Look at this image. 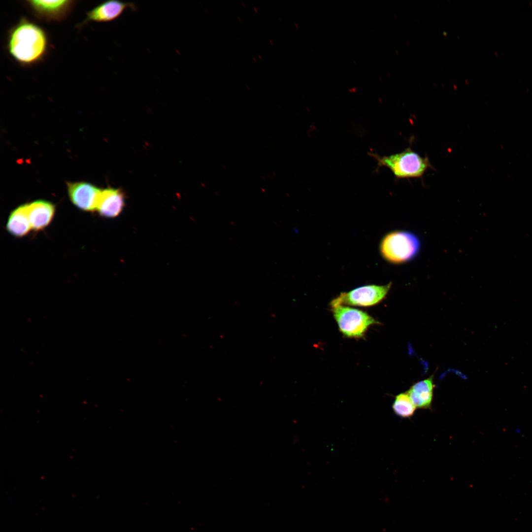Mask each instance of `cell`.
<instances>
[{
  "label": "cell",
  "instance_id": "cell-1",
  "mask_svg": "<svg viewBox=\"0 0 532 532\" xmlns=\"http://www.w3.org/2000/svg\"><path fill=\"white\" fill-rule=\"evenodd\" d=\"M48 47L49 39L44 29L25 17L8 31L7 51L21 66H29L39 63L46 55Z\"/></svg>",
  "mask_w": 532,
  "mask_h": 532
},
{
  "label": "cell",
  "instance_id": "cell-2",
  "mask_svg": "<svg viewBox=\"0 0 532 532\" xmlns=\"http://www.w3.org/2000/svg\"><path fill=\"white\" fill-rule=\"evenodd\" d=\"M383 258L394 264H400L414 259L420 249V242L414 233L395 231L387 233L380 243Z\"/></svg>",
  "mask_w": 532,
  "mask_h": 532
},
{
  "label": "cell",
  "instance_id": "cell-3",
  "mask_svg": "<svg viewBox=\"0 0 532 532\" xmlns=\"http://www.w3.org/2000/svg\"><path fill=\"white\" fill-rule=\"evenodd\" d=\"M374 157L379 166L389 168L397 178H420L428 168H433L429 158L421 157L411 146L390 156Z\"/></svg>",
  "mask_w": 532,
  "mask_h": 532
},
{
  "label": "cell",
  "instance_id": "cell-4",
  "mask_svg": "<svg viewBox=\"0 0 532 532\" xmlns=\"http://www.w3.org/2000/svg\"><path fill=\"white\" fill-rule=\"evenodd\" d=\"M332 308L339 331L347 337H361L370 326L378 323L366 312L358 309L343 305Z\"/></svg>",
  "mask_w": 532,
  "mask_h": 532
},
{
  "label": "cell",
  "instance_id": "cell-5",
  "mask_svg": "<svg viewBox=\"0 0 532 532\" xmlns=\"http://www.w3.org/2000/svg\"><path fill=\"white\" fill-rule=\"evenodd\" d=\"M392 283L385 285H367L354 289L348 292L341 293L332 300L331 306L349 305L370 306L384 299L388 294Z\"/></svg>",
  "mask_w": 532,
  "mask_h": 532
},
{
  "label": "cell",
  "instance_id": "cell-6",
  "mask_svg": "<svg viewBox=\"0 0 532 532\" xmlns=\"http://www.w3.org/2000/svg\"><path fill=\"white\" fill-rule=\"evenodd\" d=\"M76 1L70 0H28L24 4L37 19L46 22H59L67 18Z\"/></svg>",
  "mask_w": 532,
  "mask_h": 532
},
{
  "label": "cell",
  "instance_id": "cell-7",
  "mask_svg": "<svg viewBox=\"0 0 532 532\" xmlns=\"http://www.w3.org/2000/svg\"><path fill=\"white\" fill-rule=\"evenodd\" d=\"M136 10L137 7L132 2L119 0H108L100 3L88 11L83 21L78 25L80 28L89 22L106 23L119 18L127 9Z\"/></svg>",
  "mask_w": 532,
  "mask_h": 532
},
{
  "label": "cell",
  "instance_id": "cell-8",
  "mask_svg": "<svg viewBox=\"0 0 532 532\" xmlns=\"http://www.w3.org/2000/svg\"><path fill=\"white\" fill-rule=\"evenodd\" d=\"M67 192L72 203L87 212L96 210L101 190L85 182H67Z\"/></svg>",
  "mask_w": 532,
  "mask_h": 532
},
{
  "label": "cell",
  "instance_id": "cell-9",
  "mask_svg": "<svg viewBox=\"0 0 532 532\" xmlns=\"http://www.w3.org/2000/svg\"><path fill=\"white\" fill-rule=\"evenodd\" d=\"M28 213L32 230L39 231L51 223L55 213V206L47 200H35L28 203Z\"/></svg>",
  "mask_w": 532,
  "mask_h": 532
},
{
  "label": "cell",
  "instance_id": "cell-10",
  "mask_svg": "<svg viewBox=\"0 0 532 532\" xmlns=\"http://www.w3.org/2000/svg\"><path fill=\"white\" fill-rule=\"evenodd\" d=\"M125 204L123 194L119 189L106 188L101 190L96 210L106 218L117 217Z\"/></svg>",
  "mask_w": 532,
  "mask_h": 532
},
{
  "label": "cell",
  "instance_id": "cell-11",
  "mask_svg": "<svg viewBox=\"0 0 532 532\" xmlns=\"http://www.w3.org/2000/svg\"><path fill=\"white\" fill-rule=\"evenodd\" d=\"M435 385L432 376L414 383L406 391L416 408L429 409L432 407Z\"/></svg>",
  "mask_w": 532,
  "mask_h": 532
},
{
  "label": "cell",
  "instance_id": "cell-12",
  "mask_svg": "<svg viewBox=\"0 0 532 532\" xmlns=\"http://www.w3.org/2000/svg\"><path fill=\"white\" fill-rule=\"evenodd\" d=\"M6 229L17 237L26 236L32 230L28 213V203L19 206L8 216Z\"/></svg>",
  "mask_w": 532,
  "mask_h": 532
},
{
  "label": "cell",
  "instance_id": "cell-13",
  "mask_svg": "<svg viewBox=\"0 0 532 532\" xmlns=\"http://www.w3.org/2000/svg\"><path fill=\"white\" fill-rule=\"evenodd\" d=\"M394 413L399 417L409 418L415 413L416 407L412 402L407 392L397 395L392 404Z\"/></svg>",
  "mask_w": 532,
  "mask_h": 532
}]
</instances>
